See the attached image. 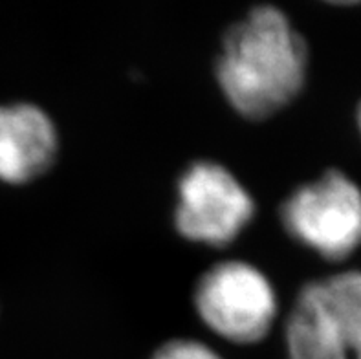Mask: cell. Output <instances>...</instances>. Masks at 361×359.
Returning a JSON list of instances; mask_svg holds the SVG:
<instances>
[{"instance_id": "obj_4", "label": "cell", "mask_w": 361, "mask_h": 359, "mask_svg": "<svg viewBox=\"0 0 361 359\" xmlns=\"http://www.w3.org/2000/svg\"><path fill=\"white\" fill-rule=\"evenodd\" d=\"M257 204L226 165L197 159L176 182L173 224L180 237L207 248L233 244L255 219Z\"/></svg>"}, {"instance_id": "obj_2", "label": "cell", "mask_w": 361, "mask_h": 359, "mask_svg": "<svg viewBox=\"0 0 361 359\" xmlns=\"http://www.w3.org/2000/svg\"><path fill=\"white\" fill-rule=\"evenodd\" d=\"M192 306L216 337L233 345H255L270 336L279 315V296L255 264L228 259L198 277Z\"/></svg>"}, {"instance_id": "obj_3", "label": "cell", "mask_w": 361, "mask_h": 359, "mask_svg": "<svg viewBox=\"0 0 361 359\" xmlns=\"http://www.w3.org/2000/svg\"><path fill=\"white\" fill-rule=\"evenodd\" d=\"M279 219L302 248L332 262L348 259L361 248L360 183L339 169H329L284 198Z\"/></svg>"}, {"instance_id": "obj_6", "label": "cell", "mask_w": 361, "mask_h": 359, "mask_svg": "<svg viewBox=\"0 0 361 359\" xmlns=\"http://www.w3.org/2000/svg\"><path fill=\"white\" fill-rule=\"evenodd\" d=\"M284 346L288 359H350L317 281L307 282L293 300L284 323Z\"/></svg>"}, {"instance_id": "obj_8", "label": "cell", "mask_w": 361, "mask_h": 359, "mask_svg": "<svg viewBox=\"0 0 361 359\" xmlns=\"http://www.w3.org/2000/svg\"><path fill=\"white\" fill-rule=\"evenodd\" d=\"M151 359H224L207 343L191 339V337H176L160 345L151 355Z\"/></svg>"}, {"instance_id": "obj_1", "label": "cell", "mask_w": 361, "mask_h": 359, "mask_svg": "<svg viewBox=\"0 0 361 359\" xmlns=\"http://www.w3.org/2000/svg\"><path fill=\"white\" fill-rule=\"evenodd\" d=\"M308 44L288 13L253 6L228 28L215 61V79L228 105L244 119L279 114L307 85Z\"/></svg>"}, {"instance_id": "obj_5", "label": "cell", "mask_w": 361, "mask_h": 359, "mask_svg": "<svg viewBox=\"0 0 361 359\" xmlns=\"http://www.w3.org/2000/svg\"><path fill=\"white\" fill-rule=\"evenodd\" d=\"M59 130L35 103L0 105V180L30 183L51 169L59 154Z\"/></svg>"}, {"instance_id": "obj_9", "label": "cell", "mask_w": 361, "mask_h": 359, "mask_svg": "<svg viewBox=\"0 0 361 359\" xmlns=\"http://www.w3.org/2000/svg\"><path fill=\"white\" fill-rule=\"evenodd\" d=\"M356 125H357V130H360V136H361V101H360V105H357V110H356Z\"/></svg>"}, {"instance_id": "obj_7", "label": "cell", "mask_w": 361, "mask_h": 359, "mask_svg": "<svg viewBox=\"0 0 361 359\" xmlns=\"http://www.w3.org/2000/svg\"><path fill=\"white\" fill-rule=\"evenodd\" d=\"M350 359H361V272L345 269L317 281Z\"/></svg>"}]
</instances>
